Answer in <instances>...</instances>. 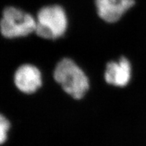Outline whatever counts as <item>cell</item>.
<instances>
[{"instance_id":"obj_1","label":"cell","mask_w":146,"mask_h":146,"mask_svg":"<svg viewBox=\"0 0 146 146\" xmlns=\"http://www.w3.org/2000/svg\"><path fill=\"white\" fill-rule=\"evenodd\" d=\"M35 33L40 37L54 40L62 36L68 28L66 12L57 4L45 5L38 11Z\"/></svg>"},{"instance_id":"obj_2","label":"cell","mask_w":146,"mask_h":146,"mask_svg":"<svg viewBox=\"0 0 146 146\" xmlns=\"http://www.w3.org/2000/svg\"><path fill=\"white\" fill-rule=\"evenodd\" d=\"M54 77L64 91L74 98L81 99L89 87V80L83 71L72 60L64 58L56 66Z\"/></svg>"},{"instance_id":"obj_3","label":"cell","mask_w":146,"mask_h":146,"mask_svg":"<svg viewBox=\"0 0 146 146\" xmlns=\"http://www.w3.org/2000/svg\"><path fill=\"white\" fill-rule=\"evenodd\" d=\"M35 17L23 9L8 6L3 9L0 19V33L8 39L26 36L35 33Z\"/></svg>"},{"instance_id":"obj_4","label":"cell","mask_w":146,"mask_h":146,"mask_svg":"<svg viewBox=\"0 0 146 146\" xmlns=\"http://www.w3.org/2000/svg\"><path fill=\"white\" fill-rule=\"evenodd\" d=\"M97 13L102 21L114 23L135 5L134 0H95Z\"/></svg>"},{"instance_id":"obj_5","label":"cell","mask_w":146,"mask_h":146,"mask_svg":"<svg viewBox=\"0 0 146 146\" xmlns=\"http://www.w3.org/2000/svg\"><path fill=\"white\" fill-rule=\"evenodd\" d=\"M16 87L25 94H33L41 87V74L36 67L24 64L16 70L14 76Z\"/></svg>"},{"instance_id":"obj_6","label":"cell","mask_w":146,"mask_h":146,"mask_svg":"<svg viewBox=\"0 0 146 146\" xmlns=\"http://www.w3.org/2000/svg\"><path fill=\"white\" fill-rule=\"evenodd\" d=\"M131 76V64L125 57L118 62H110L106 66L105 80L108 84L116 87H125L130 81Z\"/></svg>"},{"instance_id":"obj_7","label":"cell","mask_w":146,"mask_h":146,"mask_svg":"<svg viewBox=\"0 0 146 146\" xmlns=\"http://www.w3.org/2000/svg\"><path fill=\"white\" fill-rule=\"evenodd\" d=\"M10 128V123L9 120L0 113V145H2L6 141Z\"/></svg>"}]
</instances>
